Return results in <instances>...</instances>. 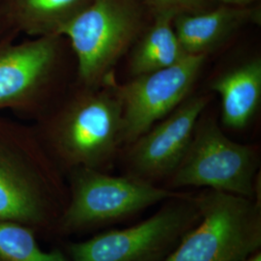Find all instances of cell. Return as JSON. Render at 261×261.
<instances>
[{"label": "cell", "instance_id": "obj_1", "mask_svg": "<svg viewBox=\"0 0 261 261\" xmlns=\"http://www.w3.org/2000/svg\"><path fill=\"white\" fill-rule=\"evenodd\" d=\"M115 84H75L71 93L35 121L66 164L102 171L112 165L124 144L122 103Z\"/></svg>", "mask_w": 261, "mask_h": 261}, {"label": "cell", "instance_id": "obj_2", "mask_svg": "<svg viewBox=\"0 0 261 261\" xmlns=\"http://www.w3.org/2000/svg\"><path fill=\"white\" fill-rule=\"evenodd\" d=\"M134 0H91L59 30L75 58V84L98 87L114 82L113 69L141 34Z\"/></svg>", "mask_w": 261, "mask_h": 261}, {"label": "cell", "instance_id": "obj_3", "mask_svg": "<svg viewBox=\"0 0 261 261\" xmlns=\"http://www.w3.org/2000/svg\"><path fill=\"white\" fill-rule=\"evenodd\" d=\"M16 36L11 30L0 40V113L35 122L58 101L65 69L64 38L18 42Z\"/></svg>", "mask_w": 261, "mask_h": 261}, {"label": "cell", "instance_id": "obj_4", "mask_svg": "<svg viewBox=\"0 0 261 261\" xmlns=\"http://www.w3.org/2000/svg\"><path fill=\"white\" fill-rule=\"evenodd\" d=\"M193 198L200 219L165 261H243L258 252L259 201L211 189Z\"/></svg>", "mask_w": 261, "mask_h": 261}, {"label": "cell", "instance_id": "obj_5", "mask_svg": "<svg viewBox=\"0 0 261 261\" xmlns=\"http://www.w3.org/2000/svg\"><path fill=\"white\" fill-rule=\"evenodd\" d=\"M257 151L228 139L212 118L197 122L186 154L168 187H199L257 199Z\"/></svg>", "mask_w": 261, "mask_h": 261}, {"label": "cell", "instance_id": "obj_6", "mask_svg": "<svg viewBox=\"0 0 261 261\" xmlns=\"http://www.w3.org/2000/svg\"><path fill=\"white\" fill-rule=\"evenodd\" d=\"M200 219L193 196L172 198L140 224L71 246L74 261H159L168 257Z\"/></svg>", "mask_w": 261, "mask_h": 261}, {"label": "cell", "instance_id": "obj_7", "mask_svg": "<svg viewBox=\"0 0 261 261\" xmlns=\"http://www.w3.org/2000/svg\"><path fill=\"white\" fill-rule=\"evenodd\" d=\"M187 195L130 174L112 176L102 170L75 168L73 198L63 224L75 229L110 224L161 201Z\"/></svg>", "mask_w": 261, "mask_h": 261}, {"label": "cell", "instance_id": "obj_8", "mask_svg": "<svg viewBox=\"0 0 261 261\" xmlns=\"http://www.w3.org/2000/svg\"><path fill=\"white\" fill-rule=\"evenodd\" d=\"M206 57L188 55L174 65L115 84L122 103L124 144L130 145L186 100Z\"/></svg>", "mask_w": 261, "mask_h": 261}, {"label": "cell", "instance_id": "obj_9", "mask_svg": "<svg viewBox=\"0 0 261 261\" xmlns=\"http://www.w3.org/2000/svg\"><path fill=\"white\" fill-rule=\"evenodd\" d=\"M210 101L211 96L206 94L186 99L165 120L128 145L130 175L151 183L169 177L186 154L197 122Z\"/></svg>", "mask_w": 261, "mask_h": 261}, {"label": "cell", "instance_id": "obj_10", "mask_svg": "<svg viewBox=\"0 0 261 261\" xmlns=\"http://www.w3.org/2000/svg\"><path fill=\"white\" fill-rule=\"evenodd\" d=\"M20 119L0 113V219L37 217V176L19 156L18 140L23 127Z\"/></svg>", "mask_w": 261, "mask_h": 261}, {"label": "cell", "instance_id": "obj_11", "mask_svg": "<svg viewBox=\"0 0 261 261\" xmlns=\"http://www.w3.org/2000/svg\"><path fill=\"white\" fill-rule=\"evenodd\" d=\"M257 20L256 10L223 5L209 12L178 14L173 25L187 55L208 56L243 25Z\"/></svg>", "mask_w": 261, "mask_h": 261}, {"label": "cell", "instance_id": "obj_12", "mask_svg": "<svg viewBox=\"0 0 261 261\" xmlns=\"http://www.w3.org/2000/svg\"><path fill=\"white\" fill-rule=\"evenodd\" d=\"M210 88L221 97L224 126L232 130L246 128L260 106V58L229 68L212 81Z\"/></svg>", "mask_w": 261, "mask_h": 261}, {"label": "cell", "instance_id": "obj_13", "mask_svg": "<svg viewBox=\"0 0 261 261\" xmlns=\"http://www.w3.org/2000/svg\"><path fill=\"white\" fill-rule=\"evenodd\" d=\"M91 0H5L10 30L30 38L58 35L59 30ZM59 36V35H58Z\"/></svg>", "mask_w": 261, "mask_h": 261}, {"label": "cell", "instance_id": "obj_14", "mask_svg": "<svg viewBox=\"0 0 261 261\" xmlns=\"http://www.w3.org/2000/svg\"><path fill=\"white\" fill-rule=\"evenodd\" d=\"M175 16L172 12L155 13L153 23L133 47L129 62L133 77L174 65L188 56L174 30Z\"/></svg>", "mask_w": 261, "mask_h": 261}, {"label": "cell", "instance_id": "obj_15", "mask_svg": "<svg viewBox=\"0 0 261 261\" xmlns=\"http://www.w3.org/2000/svg\"><path fill=\"white\" fill-rule=\"evenodd\" d=\"M0 258L5 261H67L59 252H44L27 228L0 224Z\"/></svg>", "mask_w": 261, "mask_h": 261}, {"label": "cell", "instance_id": "obj_16", "mask_svg": "<svg viewBox=\"0 0 261 261\" xmlns=\"http://www.w3.org/2000/svg\"><path fill=\"white\" fill-rule=\"evenodd\" d=\"M154 13L172 12L181 13L199 12L205 0H144Z\"/></svg>", "mask_w": 261, "mask_h": 261}, {"label": "cell", "instance_id": "obj_17", "mask_svg": "<svg viewBox=\"0 0 261 261\" xmlns=\"http://www.w3.org/2000/svg\"><path fill=\"white\" fill-rule=\"evenodd\" d=\"M224 5L228 6H236V7H247L252 2H255L257 0H217Z\"/></svg>", "mask_w": 261, "mask_h": 261}, {"label": "cell", "instance_id": "obj_18", "mask_svg": "<svg viewBox=\"0 0 261 261\" xmlns=\"http://www.w3.org/2000/svg\"><path fill=\"white\" fill-rule=\"evenodd\" d=\"M5 23H6L5 19H4L3 17H1V16H0V40H1L2 38L4 37V36L9 32V31H11V30H9V31H8V30H7V31H5V30H4V28H4V24H5ZM7 27H8V25H7ZM12 31H13V30H12Z\"/></svg>", "mask_w": 261, "mask_h": 261}, {"label": "cell", "instance_id": "obj_19", "mask_svg": "<svg viewBox=\"0 0 261 261\" xmlns=\"http://www.w3.org/2000/svg\"><path fill=\"white\" fill-rule=\"evenodd\" d=\"M243 261H261L260 252L258 251V252H256L255 253H253V254H252L251 256H249L248 258H246L245 260Z\"/></svg>", "mask_w": 261, "mask_h": 261}]
</instances>
